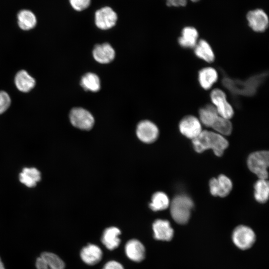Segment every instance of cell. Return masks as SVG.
I'll list each match as a JSON object with an SVG mask.
<instances>
[{"mask_svg": "<svg viewBox=\"0 0 269 269\" xmlns=\"http://www.w3.org/2000/svg\"><path fill=\"white\" fill-rule=\"evenodd\" d=\"M20 182L28 187H33L41 179L40 172L34 167L24 168L19 175Z\"/></svg>", "mask_w": 269, "mask_h": 269, "instance_id": "obj_22", "label": "cell"}, {"mask_svg": "<svg viewBox=\"0 0 269 269\" xmlns=\"http://www.w3.org/2000/svg\"><path fill=\"white\" fill-rule=\"evenodd\" d=\"M0 269H5L4 268L2 262L1 261L0 259Z\"/></svg>", "mask_w": 269, "mask_h": 269, "instance_id": "obj_35", "label": "cell"}, {"mask_svg": "<svg viewBox=\"0 0 269 269\" xmlns=\"http://www.w3.org/2000/svg\"><path fill=\"white\" fill-rule=\"evenodd\" d=\"M217 133L222 135H229L232 131V125L230 120L220 116L216 120L212 127Z\"/></svg>", "mask_w": 269, "mask_h": 269, "instance_id": "obj_28", "label": "cell"}, {"mask_svg": "<svg viewBox=\"0 0 269 269\" xmlns=\"http://www.w3.org/2000/svg\"><path fill=\"white\" fill-rule=\"evenodd\" d=\"M247 18L249 25L256 32H264L268 27V17L262 9H257L249 11Z\"/></svg>", "mask_w": 269, "mask_h": 269, "instance_id": "obj_12", "label": "cell"}, {"mask_svg": "<svg viewBox=\"0 0 269 269\" xmlns=\"http://www.w3.org/2000/svg\"><path fill=\"white\" fill-rule=\"evenodd\" d=\"M154 238L157 240L169 241L173 236V230L168 221L162 219L155 220L152 225Z\"/></svg>", "mask_w": 269, "mask_h": 269, "instance_id": "obj_15", "label": "cell"}, {"mask_svg": "<svg viewBox=\"0 0 269 269\" xmlns=\"http://www.w3.org/2000/svg\"><path fill=\"white\" fill-rule=\"evenodd\" d=\"M194 148L197 152L211 149L217 156H221L228 146V140L221 134L208 131H202L192 139Z\"/></svg>", "mask_w": 269, "mask_h": 269, "instance_id": "obj_2", "label": "cell"}, {"mask_svg": "<svg viewBox=\"0 0 269 269\" xmlns=\"http://www.w3.org/2000/svg\"><path fill=\"white\" fill-rule=\"evenodd\" d=\"M92 54L94 59L98 63L108 64L114 60L115 51L109 43H104L95 45Z\"/></svg>", "mask_w": 269, "mask_h": 269, "instance_id": "obj_13", "label": "cell"}, {"mask_svg": "<svg viewBox=\"0 0 269 269\" xmlns=\"http://www.w3.org/2000/svg\"><path fill=\"white\" fill-rule=\"evenodd\" d=\"M137 137L145 143L154 142L158 136L159 131L157 126L151 121L144 120L140 122L136 130Z\"/></svg>", "mask_w": 269, "mask_h": 269, "instance_id": "obj_10", "label": "cell"}, {"mask_svg": "<svg viewBox=\"0 0 269 269\" xmlns=\"http://www.w3.org/2000/svg\"><path fill=\"white\" fill-rule=\"evenodd\" d=\"M198 33L193 27H185L178 39L180 46L185 48H194L198 42Z\"/></svg>", "mask_w": 269, "mask_h": 269, "instance_id": "obj_19", "label": "cell"}, {"mask_svg": "<svg viewBox=\"0 0 269 269\" xmlns=\"http://www.w3.org/2000/svg\"><path fill=\"white\" fill-rule=\"evenodd\" d=\"M36 22L34 14L29 10H21L17 14L18 24L22 30H28L32 29L36 25Z\"/></svg>", "mask_w": 269, "mask_h": 269, "instance_id": "obj_24", "label": "cell"}, {"mask_svg": "<svg viewBox=\"0 0 269 269\" xmlns=\"http://www.w3.org/2000/svg\"><path fill=\"white\" fill-rule=\"evenodd\" d=\"M121 231L117 227H111L106 229L102 236L101 242L110 250L117 248L121 243L119 235Z\"/></svg>", "mask_w": 269, "mask_h": 269, "instance_id": "obj_17", "label": "cell"}, {"mask_svg": "<svg viewBox=\"0 0 269 269\" xmlns=\"http://www.w3.org/2000/svg\"><path fill=\"white\" fill-rule=\"evenodd\" d=\"M69 119L74 127L83 130H91L95 121L93 115L88 111L81 107L74 108L71 110Z\"/></svg>", "mask_w": 269, "mask_h": 269, "instance_id": "obj_7", "label": "cell"}, {"mask_svg": "<svg viewBox=\"0 0 269 269\" xmlns=\"http://www.w3.org/2000/svg\"><path fill=\"white\" fill-rule=\"evenodd\" d=\"M231 180L223 174L217 178H213L209 182L210 191L212 195L224 197L228 195L232 189Z\"/></svg>", "mask_w": 269, "mask_h": 269, "instance_id": "obj_11", "label": "cell"}, {"mask_svg": "<svg viewBox=\"0 0 269 269\" xmlns=\"http://www.w3.org/2000/svg\"><path fill=\"white\" fill-rule=\"evenodd\" d=\"M103 269H124L123 265L118 262L111 261L107 262L103 267Z\"/></svg>", "mask_w": 269, "mask_h": 269, "instance_id": "obj_32", "label": "cell"}, {"mask_svg": "<svg viewBox=\"0 0 269 269\" xmlns=\"http://www.w3.org/2000/svg\"><path fill=\"white\" fill-rule=\"evenodd\" d=\"M10 103L8 94L5 91H0V114L3 113L9 108Z\"/></svg>", "mask_w": 269, "mask_h": 269, "instance_id": "obj_31", "label": "cell"}, {"mask_svg": "<svg viewBox=\"0 0 269 269\" xmlns=\"http://www.w3.org/2000/svg\"><path fill=\"white\" fill-rule=\"evenodd\" d=\"M198 81L204 90L210 89L218 80V74L213 67H207L201 69L198 72Z\"/></svg>", "mask_w": 269, "mask_h": 269, "instance_id": "obj_18", "label": "cell"}, {"mask_svg": "<svg viewBox=\"0 0 269 269\" xmlns=\"http://www.w3.org/2000/svg\"><path fill=\"white\" fill-rule=\"evenodd\" d=\"M192 1H193V2H196L197 1H198L199 0H191Z\"/></svg>", "mask_w": 269, "mask_h": 269, "instance_id": "obj_36", "label": "cell"}, {"mask_svg": "<svg viewBox=\"0 0 269 269\" xmlns=\"http://www.w3.org/2000/svg\"><path fill=\"white\" fill-rule=\"evenodd\" d=\"M80 85L85 91L98 92L101 88V83L98 76L94 73L85 74L81 78Z\"/></svg>", "mask_w": 269, "mask_h": 269, "instance_id": "obj_25", "label": "cell"}, {"mask_svg": "<svg viewBox=\"0 0 269 269\" xmlns=\"http://www.w3.org/2000/svg\"><path fill=\"white\" fill-rule=\"evenodd\" d=\"M103 253L97 245L89 244L83 247L80 252V257L85 264L93 266L98 263L102 259Z\"/></svg>", "mask_w": 269, "mask_h": 269, "instance_id": "obj_16", "label": "cell"}, {"mask_svg": "<svg viewBox=\"0 0 269 269\" xmlns=\"http://www.w3.org/2000/svg\"><path fill=\"white\" fill-rule=\"evenodd\" d=\"M267 74L261 73L250 77L246 80L232 79L225 75L223 84L235 96H252L255 94L261 84L264 81Z\"/></svg>", "mask_w": 269, "mask_h": 269, "instance_id": "obj_1", "label": "cell"}, {"mask_svg": "<svg viewBox=\"0 0 269 269\" xmlns=\"http://www.w3.org/2000/svg\"><path fill=\"white\" fill-rule=\"evenodd\" d=\"M193 207V201L188 196L182 194L175 196L170 204L173 219L178 224H186L189 219Z\"/></svg>", "mask_w": 269, "mask_h": 269, "instance_id": "obj_3", "label": "cell"}, {"mask_svg": "<svg viewBox=\"0 0 269 269\" xmlns=\"http://www.w3.org/2000/svg\"><path fill=\"white\" fill-rule=\"evenodd\" d=\"M269 158L268 151H256L249 156L247 161L248 167L260 179H267L268 177Z\"/></svg>", "mask_w": 269, "mask_h": 269, "instance_id": "obj_4", "label": "cell"}, {"mask_svg": "<svg viewBox=\"0 0 269 269\" xmlns=\"http://www.w3.org/2000/svg\"><path fill=\"white\" fill-rule=\"evenodd\" d=\"M40 258L52 269H64L65 264L63 261L53 253H43Z\"/></svg>", "mask_w": 269, "mask_h": 269, "instance_id": "obj_29", "label": "cell"}, {"mask_svg": "<svg viewBox=\"0 0 269 269\" xmlns=\"http://www.w3.org/2000/svg\"><path fill=\"white\" fill-rule=\"evenodd\" d=\"M118 16L115 10L109 6L97 9L94 13V22L96 27L103 30L111 29L117 23Z\"/></svg>", "mask_w": 269, "mask_h": 269, "instance_id": "obj_5", "label": "cell"}, {"mask_svg": "<svg viewBox=\"0 0 269 269\" xmlns=\"http://www.w3.org/2000/svg\"><path fill=\"white\" fill-rule=\"evenodd\" d=\"M14 83L17 89L22 92L30 91L35 85L34 79L24 70L17 73L15 76Z\"/></svg>", "mask_w": 269, "mask_h": 269, "instance_id": "obj_20", "label": "cell"}, {"mask_svg": "<svg viewBox=\"0 0 269 269\" xmlns=\"http://www.w3.org/2000/svg\"><path fill=\"white\" fill-rule=\"evenodd\" d=\"M72 8L77 11H82L91 5V0H69Z\"/></svg>", "mask_w": 269, "mask_h": 269, "instance_id": "obj_30", "label": "cell"}, {"mask_svg": "<svg viewBox=\"0 0 269 269\" xmlns=\"http://www.w3.org/2000/svg\"><path fill=\"white\" fill-rule=\"evenodd\" d=\"M232 239L237 247L242 250H246L253 246L255 242L256 236L249 227L240 225L234 229Z\"/></svg>", "mask_w": 269, "mask_h": 269, "instance_id": "obj_8", "label": "cell"}, {"mask_svg": "<svg viewBox=\"0 0 269 269\" xmlns=\"http://www.w3.org/2000/svg\"><path fill=\"white\" fill-rule=\"evenodd\" d=\"M169 205V200L166 194L162 192H157L153 194L149 207L154 211L166 209Z\"/></svg>", "mask_w": 269, "mask_h": 269, "instance_id": "obj_27", "label": "cell"}, {"mask_svg": "<svg viewBox=\"0 0 269 269\" xmlns=\"http://www.w3.org/2000/svg\"><path fill=\"white\" fill-rule=\"evenodd\" d=\"M210 99L220 116L229 120L233 117L234 114L233 108L223 91L219 88L213 89L210 93Z\"/></svg>", "mask_w": 269, "mask_h": 269, "instance_id": "obj_6", "label": "cell"}, {"mask_svg": "<svg viewBox=\"0 0 269 269\" xmlns=\"http://www.w3.org/2000/svg\"><path fill=\"white\" fill-rule=\"evenodd\" d=\"M199 121L207 127L211 128L219 116L213 105H207L199 111Z\"/></svg>", "mask_w": 269, "mask_h": 269, "instance_id": "obj_23", "label": "cell"}, {"mask_svg": "<svg viewBox=\"0 0 269 269\" xmlns=\"http://www.w3.org/2000/svg\"><path fill=\"white\" fill-rule=\"evenodd\" d=\"M179 129L183 135L192 139L202 131L200 121L192 115L186 116L181 119L179 124Z\"/></svg>", "mask_w": 269, "mask_h": 269, "instance_id": "obj_9", "label": "cell"}, {"mask_svg": "<svg viewBox=\"0 0 269 269\" xmlns=\"http://www.w3.org/2000/svg\"><path fill=\"white\" fill-rule=\"evenodd\" d=\"M36 267L37 269H52L40 257L38 258L36 260Z\"/></svg>", "mask_w": 269, "mask_h": 269, "instance_id": "obj_34", "label": "cell"}, {"mask_svg": "<svg viewBox=\"0 0 269 269\" xmlns=\"http://www.w3.org/2000/svg\"><path fill=\"white\" fill-rule=\"evenodd\" d=\"M195 55L199 58L208 63L214 61L215 55L213 50L209 43L204 39L198 41L194 47Z\"/></svg>", "mask_w": 269, "mask_h": 269, "instance_id": "obj_21", "label": "cell"}, {"mask_svg": "<svg viewBox=\"0 0 269 269\" xmlns=\"http://www.w3.org/2000/svg\"><path fill=\"white\" fill-rule=\"evenodd\" d=\"M169 6H183L186 4L187 0H166Z\"/></svg>", "mask_w": 269, "mask_h": 269, "instance_id": "obj_33", "label": "cell"}, {"mask_svg": "<svg viewBox=\"0 0 269 269\" xmlns=\"http://www.w3.org/2000/svg\"><path fill=\"white\" fill-rule=\"evenodd\" d=\"M254 196L256 200L261 203L266 202L269 198V185L265 179H259L254 186Z\"/></svg>", "mask_w": 269, "mask_h": 269, "instance_id": "obj_26", "label": "cell"}, {"mask_svg": "<svg viewBox=\"0 0 269 269\" xmlns=\"http://www.w3.org/2000/svg\"><path fill=\"white\" fill-rule=\"evenodd\" d=\"M125 250L127 256L132 261L140 262L145 258V248L143 245L136 239H132L128 241Z\"/></svg>", "mask_w": 269, "mask_h": 269, "instance_id": "obj_14", "label": "cell"}]
</instances>
